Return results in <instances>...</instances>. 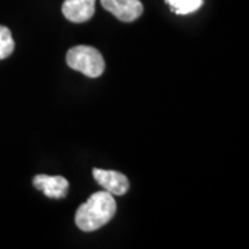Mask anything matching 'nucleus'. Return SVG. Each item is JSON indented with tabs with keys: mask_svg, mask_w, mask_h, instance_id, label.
<instances>
[{
	"mask_svg": "<svg viewBox=\"0 0 249 249\" xmlns=\"http://www.w3.org/2000/svg\"><path fill=\"white\" fill-rule=\"evenodd\" d=\"M116 202L108 191H98L76 209L75 223L82 231H94L106 226L115 216Z\"/></svg>",
	"mask_w": 249,
	"mask_h": 249,
	"instance_id": "f257e3e1",
	"label": "nucleus"
},
{
	"mask_svg": "<svg viewBox=\"0 0 249 249\" xmlns=\"http://www.w3.org/2000/svg\"><path fill=\"white\" fill-rule=\"evenodd\" d=\"M67 64L75 71L88 78H98L106 70V61L101 53L91 46H75L67 53Z\"/></svg>",
	"mask_w": 249,
	"mask_h": 249,
	"instance_id": "f03ea898",
	"label": "nucleus"
},
{
	"mask_svg": "<svg viewBox=\"0 0 249 249\" xmlns=\"http://www.w3.org/2000/svg\"><path fill=\"white\" fill-rule=\"evenodd\" d=\"M103 7L119 21L133 22L142 17L144 7L140 0H101Z\"/></svg>",
	"mask_w": 249,
	"mask_h": 249,
	"instance_id": "7ed1b4c3",
	"label": "nucleus"
},
{
	"mask_svg": "<svg viewBox=\"0 0 249 249\" xmlns=\"http://www.w3.org/2000/svg\"><path fill=\"white\" fill-rule=\"evenodd\" d=\"M93 178L100 186L112 196H124L129 190V180L124 173L116 170L93 169Z\"/></svg>",
	"mask_w": 249,
	"mask_h": 249,
	"instance_id": "20e7f679",
	"label": "nucleus"
},
{
	"mask_svg": "<svg viewBox=\"0 0 249 249\" xmlns=\"http://www.w3.org/2000/svg\"><path fill=\"white\" fill-rule=\"evenodd\" d=\"M96 0H64L62 14L68 21L82 24L94 16Z\"/></svg>",
	"mask_w": 249,
	"mask_h": 249,
	"instance_id": "39448f33",
	"label": "nucleus"
},
{
	"mask_svg": "<svg viewBox=\"0 0 249 249\" xmlns=\"http://www.w3.org/2000/svg\"><path fill=\"white\" fill-rule=\"evenodd\" d=\"M34 186L43 191V194L53 199H61L67 196L70 183L62 176H47V175H37L34 178Z\"/></svg>",
	"mask_w": 249,
	"mask_h": 249,
	"instance_id": "423d86ee",
	"label": "nucleus"
},
{
	"mask_svg": "<svg viewBox=\"0 0 249 249\" xmlns=\"http://www.w3.org/2000/svg\"><path fill=\"white\" fill-rule=\"evenodd\" d=\"M165 1L176 14L180 16L191 14L204 4V0H165Z\"/></svg>",
	"mask_w": 249,
	"mask_h": 249,
	"instance_id": "0eeeda50",
	"label": "nucleus"
},
{
	"mask_svg": "<svg viewBox=\"0 0 249 249\" xmlns=\"http://www.w3.org/2000/svg\"><path fill=\"white\" fill-rule=\"evenodd\" d=\"M14 39L11 31L4 25H0V60L7 58L14 52Z\"/></svg>",
	"mask_w": 249,
	"mask_h": 249,
	"instance_id": "6e6552de",
	"label": "nucleus"
}]
</instances>
